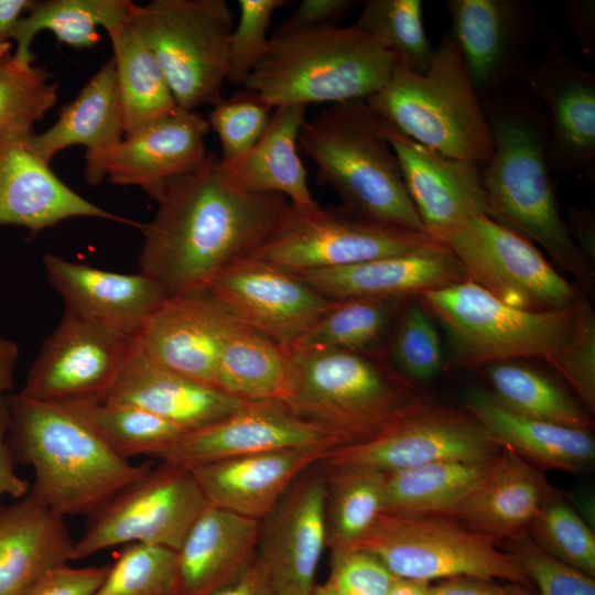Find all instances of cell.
Segmentation results:
<instances>
[{
	"mask_svg": "<svg viewBox=\"0 0 595 595\" xmlns=\"http://www.w3.org/2000/svg\"><path fill=\"white\" fill-rule=\"evenodd\" d=\"M152 220L140 225V272L166 296L199 293L227 266L269 238L291 204L279 194L236 186L214 153L197 169L171 180Z\"/></svg>",
	"mask_w": 595,
	"mask_h": 595,
	"instance_id": "cell-1",
	"label": "cell"
},
{
	"mask_svg": "<svg viewBox=\"0 0 595 595\" xmlns=\"http://www.w3.org/2000/svg\"><path fill=\"white\" fill-rule=\"evenodd\" d=\"M482 105L493 139L491 158L480 166L487 216L539 245L580 289L591 291V261L570 236L550 177L547 112L518 95Z\"/></svg>",
	"mask_w": 595,
	"mask_h": 595,
	"instance_id": "cell-2",
	"label": "cell"
},
{
	"mask_svg": "<svg viewBox=\"0 0 595 595\" xmlns=\"http://www.w3.org/2000/svg\"><path fill=\"white\" fill-rule=\"evenodd\" d=\"M7 443L34 473L30 490L63 517L88 516L151 467L118 456L73 404L4 396Z\"/></svg>",
	"mask_w": 595,
	"mask_h": 595,
	"instance_id": "cell-3",
	"label": "cell"
},
{
	"mask_svg": "<svg viewBox=\"0 0 595 595\" xmlns=\"http://www.w3.org/2000/svg\"><path fill=\"white\" fill-rule=\"evenodd\" d=\"M394 65V55L354 23L282 24L269 37L244 88L273 108L366 100L387 83Z\"/></svg>",
	"mask_w": 595,
	"mask_h": 595,
	"instance_id": "cell-4",
	"label": "cell"
},
{
	"mask_svg": "<svg viewBox=\"0 0 595 595\" xmlns=\"http://www.w3.org/2000/svg\"><path fill=\"white\" fill-rule=\"evenodd\" d=\"M290 356L291 382L283 403L344 445L378 436L428 400L382 353L295 349Z\"/></svg>",
	"mask_w": 595,
	"mask_h": 595,
	"instance_id": "cell-5",
	"label": "cell"
},
{
	"mask_svg": "<svg viewBox=\"0 0 595 595\" xmlns=\"http://www.w3.org/2000/svg\"><path fill=\"white\" fill-rule=\"evenodd\" d=\"M386 127L366 100L337 102L304 121L299 147L315 163L317 182L331 186L346 208L379 223L426 231Z\"/></svg>",
	"mask_w": 595,
	"mask_h": 595,
	"instance_id": "cell-6",
	"label": "cell"
},
{
	"mask_svg": "<svg viewBox=\"0 0 595 595\" xmlns=\"http://www.w3.org/2000/svg\"><path fill=\"white\" fill-rule=\"evenodd\" d=\"M366 101L397 131L445 156L479 166L491 158L482 100L448 35L440 40L423 74L396 63L387 83Z\"/></svg>",
	"mask_w": 595,
	"mask_h": 595,
	"instance_id": "cell-7",
	"label": "cell"
},
{
	"mask_svg": "<svg viewBox=\"0 0 595 595\" xmlns=\"http://www.w3.org/2000/svg\"><path fill=\"white\" fill-rule=\"evenodd\" d=\"M418 298L446 331L453 364L466 368L518 358L548 363L574 325V305L547 312L516 309L469 279Z\"/></svg>",
	"mask_w": 595,
	"mask_h": 595,
	"instance_id": "cell-8",
	"label": "cell"
},
{
	"mask_svg": "<svg viewBox=\"0 0 595 595\" xmlns=\"http://www.w3.org/2000/svg\"><path fill=\"white\" fill-rule=\"evenodd\" d=\"M130 25L185 110L219 102L229 71L234 12L225 0H153L136 4Z\"/></svg>",
	"mask_w": 595,
	"mask_h": 595,
	"instance_id": "cell-9",
	"label": "cell"
},
{
	"mask_svg": "<svg viewBox=\"0 0 595 595\" xmlns=\"http://www.w3.org/2000/svg\"><path fill=\"white\" fill-rule=\"evenodd\" d=\"M500 540L476 532L451 517L381 513L351 549L367 551L399 578L440 581L482 576L534 588L519 561Z\"/></svg>",
	"mask_w": 595,
	"mask_h": 595,
	"instance_id": "cell-10",
	"label": "cell"
},
{
	"mask_svg": "<svg viewBox=\"0 0 595 595\" xmlns=\"http://www.w3.org/2000/svg\"><path fill=\"white\" fill-rule=\"evenodd\" d=\"M441 241L426 231L379 223L340 207H290L281 224L247 257L293 274L354 266Z\"/></svg>",
	"mask_w": 595,
	"mask_h": 595,
	"instance_id": "cell-11",
	"label": "cell"
},
{
	"mask_svg": "<svg viewBox=\"0 0 595 595\" xmlns=\"http://www.w3.org/2000/svg\"><path fill=\"white\" fill-rule=\"evenodd\" d=\"M207 506L190 469L160 462L87 516L71 561L131 543L176 551Z\"/></svg>",
	"mask_w": 595,
	"mask_h": 595,
	"instance_id": "cell-12",
	"label": "cell"
},
{
	"mask_svg": "<svg viewBox=\"0 0 595 595\" xmlns=\"http://www.w3.org/2000/svg\"><path fill=\"white\" fill-rule=\"evenodd\" d=\"M440 240L469 280L507 305L547 312L575 304L578 286L559 273L534 244L487 215L465 220Z\"/></svg>",
	"mask_w": 595,
	"mask_h": 595,
	"instance_id": "cell-13",
	"label": "cell"
},
{
	"mask_svg": "<svg viewBox=\"0 0 595 595\" xmlns=\"http://www.w3.org/2000/svg\"><path fill=\"white\" fill-rule=\"evenodd\" d=\"M502 451L465 408L426 400L378 436L331 450L322 463L391 473L441 461H487Z\"/></svg>",
	"mask_w": 595,
	"mask_h": 595,
	"instance_id": "cell-14",
	"label": "cell"
},
{
	"mask_svg": "<svg viewBox=\"0 0 595 595\" xmlns=\"http://www.w3.org/2000/svg\"><path fill=\"white\" fill-rule=\"evenodd\" d=\"M133 346L134 339L65 310L20 393L48 403L102 401Z\"/></svg>",
	"mask_w": 595,
	"mask_h": 595,
	"instance_id": "cell-15",
	"label": "cell"
},
{
	"mask_svg": "<svg viewBox=\"0 0 595 595\" xmlns=\"http://www.w3.org/2000/svg\"><path fill=\"white\" fill-rule=\"evenodd\" d=\"M447 34L457 46L480 100L528 73L538 34V11L524 0H447Z\"/></svg>",
	"mask_w": 595,
	"mask_h": 595,
	"instance_id": "cell-16",
	"label": "cell"
},
{
	"mask_svg": "<svg viewBox=\"0 0 595 595\" xmlns=\"http://www.w3.org/2000/svg\"><path fill=\"white\" fill-rule=\"evenodd\" d=\"M206 292L239 323L288 349L338 302L296 274L250 257L227 266Z\"/></svg>",
	"mask_w": 595,
	"mask_h": 595,
	"instance_id": "cell-17",
	"label": "cell"
},
{
	"mask_svg": "<svg viewBox=\"0 0 595 595\" xmlns=\"http://www.w3.org/2000/svg\"><path fill=\"white\" fill-rule=\"evenodd\" d=\"M209 131L207 118L177 107L108 150L85 156V180L96 185L107 177L116 185L138 186L156 201L171 180L203 164Z\"/></svg>",
	"mask_w": 595,
	"mask_h": 595,
	"instance_id": "cell-18",
	"label": "cell"
},
{
	"mask_svg": "<svg viewBox=\"0 0 595 595\" xmlns=\"http://www.w3.org/2000/svg\"><path fill=\"white\" fill-rule=\"evenodd\" d=\"M325 502L320 463L303 472L259 520L257 559L277 595H311L326 548Z\"/></svg>",
	"mask_w": 595,
	"mask_h": 595,
	"instance_id": "cell-19",
	"label": "cell"
},
{
	"mask_svg": "<svg viewBox=\"0 0 595 595\" xmlns=\"http://www.w3.org/2000/svg\"><path fill=\"white\" fill-rule=\"evenodd\" d=\"M326 429L278 400L246 401L223 420L188 432L153 458L186 469L251 454L304 446H343Z\"/></svg>",
	"mask_w": 595,
	"mask_h": 595,
	"instance_id": "cell-20",
	"label": "cell"
},
{
	"mask_svg": "<svg viewBox=\"0 0 595 595\" xmlns=\"http://www.w3.org/2000/svg\"><path fill=\"white\" fill-rule=\"evenodd\" d=\"M238 323L206 291L167 296L145 323L134 345L156 365L217 388L219 354Z\"/></svg>",
	"mask_w": 595,
	"mask_h": 595,
	"instance_id": "cell-21",
	"label": "cell"
},
{
	"mask_svg": "<svg viewBox=\"0 0 595 595\" xmlns=\"http://www.w3.org/2000/svg\"><path fill=\"white\" fill-rule=\"evenodd\" d=\"M542 32L545 54L523 79L549 111L550 170L566 173L589 166L595 159V75L561 51L547 22Z\"/></svg>",
	"mask_w": 595,
	"mask_h": 595,
	"instance_id": "cell-22",
	"label": "cell"
},
{
	"mask_svg": "<svg viewBox=\"0 0 595 595\" xmlns=\"http://www.w3.org/2000/svg\"><path fill=\"white\" fill-rule=\"evenodd\" d=\"M386 136L408 194L428 232L440 239L465 220L487 215L480 166L445 156L387 123Z\"/></svg>",
	"mask_w": 595,
	"mask_h": 595,
	"instance_id": "cell-23",
	"label": "cell"
},
{
	"mask_svg": "<svg viewBox=\"0 0 595 595\" xmlns=\"http://www.w3.org/2000/svg\"><path fill=\"white\" fill-rule=\"evenodd\" d=\"M43 263L47 281L62 296L66 311L132 339L167 298L142 272H111L51 252L44 255Z\"/></svg>",
	"mask_w": 595,
	"mask_h": 595,
	"instance_id": "cell-24",
	"label": "cell"
},
{
	"mask_svg": "<svg viewBox=\"0 0 595 595\" xmlns=\"http://www.w3.org/2000/svg\"><path fill=\"white\" fill-rule=\"evenodd\" d=\"M296 275L338 302L365 298L409 300L468 279L463 264L442 241L399 256Z\"/></svg>",
	"mask_w": 595,
	"mask_h": 595,
	"instance_id": "cell-25",
	"label": "cell"
},
{
	"mask_svg": "<svg viewBox=\"0 0 595 595\" xmlns=\"http://www.w3.org/2000/svg\"><path fill=\"white\" fill-rule=\"evenodd\" d=\"M336 448V447H335ZM333 447L269 451L190 469L208 505L261 520L292 483L322 463Z\"/></svg>",
	"mask_w": 595,
	"mask_h": 595,
	"instance_id": "cell-26",
	"label": "cell"
},
{
	"mask_svg": "<svg viewBox=\"0 0 595 595\" xmlns=\"http://www.w3.org/2000/svg\"><path fill=\"white\" fill-rule=\"evenodd\" d=\"M28 138L0 143V225L22 226L32 235L73 217H96L136 226L90 203L68 187L28 147Z\"/></svg>",
	"mask_w": 595,
	"mask_h": 595,
	"instance_id": "cell-27",
	"label": "cell"
},
{
	"mask_svg": "<svg viewBox=\"0 0 595 595\" xmlns=\"http://www.w3.org/2000/svg\"><path fill=\"white\" fill-rule=\"evenodd\" d=\"M259 521L208 505L175 551L173 595H212L257 558Z\"/></svg>",
	"mask_w": 595,
	"mask_h": 595,
	"instance_id": "cell-28",
	"label": "cell"
},
{
	"mask_svg": "<svg viewBox=\"0 0 595 595\" xmlns=\"http://www.w3.org/2000/svg\"><path fill=\"white\" fill-rule=\"evenodd\" d=\"M102 401L139 407L187 433L223 420L246 402L156 365L136 345Z\"/></svg>",
	"mask_w": 595,
	"mask_h": 595,
	"instance_id": "cell-29",
	"label": "cell"
},
{
	"mask_svg": "<svg viewBox=\"0 0 595 595\" xmlns=\"http://www.w3.org/2000/svg\"><path fill=\"white\" fill-rule=\"evenodd\" d=\"M66 518L31 490L0 507V595H23L48 569L71 561Z\"/></svg>",
	"mask_w": 595,
	"mask_h": 595,
	"instance_id": "cell-30",
	"label": "cell"
},
{
	"mask_svg": "<svg viewBox=\"0 0 595 595\" xmlns=\"http://www.w3.org/2000/svg\"><path fill=\"white\" fill-rule=\"evenodd\" d=\"M554 489L542 469L504 448L496 465L452 518L476 532L502 541L526 532Z\"/></svg>",
	"mask_w": 595,
	"mask_h": 595,
	"instance_id": "cell-31",
	"label": "cell"
},
{
	"mask_svg": "<svg viewBox=\"0 0 595 595\" xmlns=\"http://www.w3.org/2000/svg\"><path fill=\"white\" fill-rule=\"evenodd\" d=\"M306 109L303 104L275 107L267 130L248 152L230 161L220 160L227 177L247 192L282 195L299 210L320 207L298 150Z\"/></svg>",
	"mask_w": 595,
	"mask_h": 595,
	"instance_id": "cell-32",
	"label": "cell"
},
{
	"mask_svg": "<svg viewBox=\"0 0 595 595\" xmlns=\"http://www.w3.org/2000/svg\"><path fill=\"white\" fill-rule=\"evenodd\" d=\"M464 408L502 448L540 469L581 473L595 461L591 431L544 422L516 413L487 391H473Z\"/></svg>",
	"mask_w": 595,
	"mask_h": 595,
	"instance_id": "cell-33",
	"label": "cell"
},
{
	"mask_svg": "<svg viewBox=\"0 0 595 595\" xmlns=\"http://www.w3.org/2000/svg\"><path fill=\"white\" fill-rule=\"evenodd\" d=\"M125 137V123L116 69L108 60L90 77L77 96L61 108L53 126L28 138L30 150L48 163L72 145L86 148V155L101 153Z\"/></svg>",
	"mask_w": 595,
	"mask_h": 595,
	"instance_id": "cell-34",
	"label": "cell"
},
{
	"mask_svg": "<svg viewBox=\"0 0 595 595\" xmlns=\"http://www.w3.org/2000/svg\"><path fill=\"white\" fill-rule=\"evenodd\" d=\"M500 455L480 462L441 461L387 473L382 513L452 518Z\"/></svg>",
	"mask_w": 595,
	"mask_h": 595,
	"instance_id": "cell-35",
	"label": "cell"
},
{
	"mask_svg": "<svg viewBox=\"0 0 595 595\" xmlns=\"http://www.w3.org/2000/svg\"><path fill=\"white\" fill-rule=\"evenodd\" d=\"M290 382V350L238 323L223 344L216 368V387L242 401L283 402Z\"/></svg>",
	"mask_w": 595,
	"mask_h": 595,
	"instance_id": "cell-36",
	"label": "cell"
},
{
	"mask_svg": "<svg viewBox=\"0 0 595 595\" xmlns=\"http://www.w3.org/2000/svg\"><path fill=\"white\" fill-rule=\"evenodd\" d=\"M136 3L130 0H46L34 1L13 31L14 55L33 63L32 42L42 31L77 48L93 47L99 41L98 28L107 32L130 22Z\"/></svg>",
	"mask_w": 595,
	"mask_h": 595,
	"instance_id": "cell-37",
	"label": "cell"
},
{
	"mask_svg": "<svg viewBox=\"0 0 595 595\" xmlns=\"http://www.w3.org/2000/svg\"><path fill=\"white\" fill-rule=\"evenodd\" d=\"M123 113L125 136L177 108L153 55L130 22L107 32Z\"/></svg>",
	"mask_w": 595,
	"mask_h": 595,
	"instance_id": "cell-38",
	"label": "cell"
},
{
	"mask_svg": "<svg viewBox=\"0 0 595 595\" xmlns=\"http://www.w3.org/2000/svg\"><path fill=\"white\" fill-rule=\"evenodd\" d=\"M326 548H354L382 513L387 473L361 466H327Z\"/></svg>",
	"mask_w": 595,
	"mask_h": 595,
	"instance_id": "cell-39",
	"label": "cell"
},
{
	"mask_svg": "<svg viewBox=\"0 0 595 595\" xmlns=\"http://www.w3.org/2000/svg\"><path fill=\"white\" fill-rule=\"evenodd\" d=\"M407 300L365 298L337 302L289 350L381 353L379 346Z\"/></svg>",
	"mask_w": 595,
	"mask_h": 595,
	"instance_id": "cell-40",
	"label": "cell"
},
{
	"mask_svg": "<svg viewBox=\"0 0 595 595\" xmlns=\"http://www.w3.org/2000/svg\"><path fill=\"white\" fill-rule=\"evenodd\" d=\"M490 394L507 409L536 420L591 431L589 414L560 386L539 371L501 361L486 366Z\"/></svg>",
	"mask_w": 595,
	"mask_h": 595,
	"instance_id": "cell-41",
	"label": "cell"
},
{
	"mask_svg": "<svg viewBox=\"0 0 595 595\" xmlns=\"http://www.w3.org/2000/svg\"><path fill=\"white\" fill-rule=\"evenodd\" d=\"M73 404L82 418L120 457L153 458L187 432L182 428L131 404L86 401Z\"/></svg>",
	"mask_w": 595,
	"mask_h": 595,
	"instance_id": "cell-42",
	"label": "cell"
},
{
	"mask_svg": "<svg viewBox=\"0 0 595 595\" xmlns=\"http://www.w3.org/2000/svg\"><path fill=\"white\" fill-rule=\"evenodd\" d=\"M54 75L22 62L12 45L0 51V143L26 139L57 100Z\"/></svg>",
	"mask_w": 595,
	"mask_h": 595,
	"instance_id": "cell-43",
	"label": "cell"
},
{
	"mask_svg": "<svg viewBox=\"0 0 595 595\" xmlns=\"http://www.w3.org/2000/svg\"><path fill=\"white\" fill-rule=\"evenodd\" d=\"M354 24L377 39L396 63L423 74L435 47L426 35L420 0H367Z\"/></svg>",
	"mask_w": 595,
	"mask_h": 595,
	"instance_id": "cell-44",
	"label": "cell"
},
{
	"mask_svg": "<svg viewBox=\"0 0 595 595\" xmlns=\"http://www.w3.org/2000/svg\"><path fill=\"white\" fill-rule=\"evenodd\" d=\"M527 533L556 560L595 576L594 532L556 489L544 501Z\"/></svg>",
	"mask_w": 595,
	"mask_h": 595,
	"instance_id": "cell-45",
	"label": "cell"
},
{
	"mask_svg": "<svg viewBox=\"0 0 595 595\" xmlns=\"http://www.w3.org/2000/svg\"><path fill=\"white\" fill-rule=\"evenodd\" d=\"M175 551L151 544L122 545L93 595H173Z\"/></svg>",
	"mask_w": 595,
	"mask_h": 595,
	"instance_id": "cell-46",
	"label": "cell"
},
{
	"mask_svg": "<svg viewBox=\"0 0 595 595\" xmlns=\"http://www.w3.org/2000/svg\"><path fill=\"white\" fill-rule=\"evenodd\" d=\"M390 357L392 367L413 382L430 380L442 369L440 337L419 298L405 303L398 315Z\"/></svg>",
	"mask_w": 595,
	"mask_h": 595,
	"instance_id": "cell-47",
	"label": "cell"
},
{
	"mask_svg": "<svg viewBox=\"0 0 595 595\" xmlns=\"http://www.w3.org/2000/svg\"><path fill=\"white\" fill-rule=\"evenodd\" d=\"M274 108L258 93L244 88L213 106L207 121L221 147V161L248 152L267 130Z\"/></svg>",
	"mask_w": 595,
	"mask_h": 595,
	"instance_id": "cell-48",
	"label": "cell"
},
{
	"mask_svg": "<svg viewBox=\"0 0 595 595\" xmlns=\"http://www.w3.org/2000/svg\"><path fill=\"white\" fill-rule=\"evenodd\" d=\"M574 389L588 412H595V313L578 288L574 325L566 344L547 363Z\"/></svg>",
	"mask_w": 595,
	"mask_h": 595,
	"instance_id": "cell-49",
	"label": "cell"
},
{
	"mask_svg": "<svg viewBox=\"0 0 595 595\" xmlns=\"http://www.w3.org/2000/svg\"><path fill=\"white\" fill-rule=\"evenodd\" d=\"M288 0H239V18L229 42L227 82L244 86L269 43L268 30L275 11Z\"/></svg>",
	"mask_w": 595,
	"mask_h": 595,
	"instance_id": "cell-50",
	"label": "cell"
},
{
	"mask_svg": "<svg viewBox=\"0 0 595 595\" xmlns=\"http://www.w3.org/2000/svg\"><path fill=\"white\" fill-rule=\"evenodd\" d=\"M538 595H595V580L547 553L526 532L506 539Z\"/></svg>",
	"mask_w": 595,
	"mask_h": 595,
	"instance_id": "cell-51",
	"label": "cell"
},
{
	"mask_svg": "<svg viewBox=\"0 0 595 595\" xmlns=\"http://www.w3.org/2000/svg\"><path fill=\"white\" fill-rule=\"evenodd\" d=\"M397 577L371 553L359 549L331 551L326 585L340 595H386Z\"/></svg>",
	"mask_w": 595,
	"mask_h": 595,
	"instance_id": "cell-52",
	"label": "cell"
},
{
	"mask_svg": "<svg viewBox=\"0 0 595 595\" xmlns=\"http://www.w3.org/2000/svg\"><path fill=\"white\" fill-rule=\"evenodd\" d=\"M108 565L75 567L62 563L48 569L23 595H93L104 581Z\"/></svg>",
	"mask_w": 595,
	"mask_h": 595,
	"instance_id": "cell-53",
	"label": "cell"
},
{
	"mask_svg": "<svg viewBox=\"0 0 595 595\" xmlns=\"http://www.w3.org/2000/svg\"><path fill=\"white\" fill-rule=\"evenodd\" d=\"M431 595H538L536 588L482 576H455L431 583Z\"/></svg>",
	"mask_w": 595,
	"mask_h": 595,
	"instance_id": "cell-54",
	"label": "cell"
},
{
	"mask_svg": "<svg viewBox=\"0 0 595 595\" xmlns=\"http://www.w3.org/2000/svg\"><path fill=\"white\" fill-rule=\"evenodd\" d=\"M351 0H303L283 23L291 26L336 24L354 6Z\"/></svg>",
	"mask_w": 595,
	"mask_h": 595,
	"instance_id": "cell-55",
	"label": "cell"
},
{
	"mask_svg": "<svg viewBox=\"0 0 595 595\" xmlns=\"http://www.w3.org/2000/svg\"><path fill=\"white\" fill-rule=\"evenodd\" d=\"M4 396L0 397V496L19 499L28 494L31 484L18 475L17 463L7 443L9 413Z\"/></svg>",
	"mask_w": 595,
	"mask_h": 595,
	"instance_id": "cell-56",
	"label": "cell"
},
{
	"mask_svg": "<svg viewBox=\"0 0 595 595\" xmlns=\"http://www.w3.org/2000/svg\"><path fill=\"white\" fill-rule=\"evenodd\" d=\"M565 13L583 52L592 57L595 54V1L565 0Z\"/></svg>",
	"mask_w": 595,
	"mask_h": 595,
	"instance_id": "cell-57",
	"label": "cell"
},
{
	"mask_svg": "<svg viewBox=\"0 0 595 595\" xmlns=\"http://www.w3.org/2000/svg\"><path fill=\"white\" fill-rule=\"evenodd\" d=\"M212 595H277L264 569L258 559L232 584Z\"/></svg>",
	"mask_w": 595,
	"mask_h": 595,
	"instance_id": "cell-58",
	"label": "cell"
},
{
	"mask_svg": "<svg viewBox=\"0 0 595 595\" xmlns=\"http://www.w3.org/2000/svg\"><path fill=\"white\" fill-rule=\"evenodd\" d=\"M566 224L571 238L591 261L595 251L594 214L589 209L571 208Z\"/></svg>",
	"mask_w": 595,
	"mask_h": 595,
	"instance_id": "cell-59",
	"label": "cell"
},
{
	"mask_svg": "<svg viewBox=\"0 0 595 595\" xmlns=\"http://www.w3.org/2000/svg\"><path fill=\"white\" fill-rule=\"evenodd\" d=\"M33 3L34 0H0V51L11 44L18 21Z\"/></svg>",
	"mask_w": 595,
	"mask_h": 595,
	"instance_id": "cell-60",
	"label": "cell"
},
{
	"mask_svg": "<svg viewBox=\"0 0 595 595\" xmlns=\"http://www.w3.org/2000/svg\"><path fill=\"white\" fill-rule=\"evenodd\" d=\"M18 354L15 343L0 337V397L9 393L13 387Z\"/></svg>",
	"mask_w": 595,
	"mask_h": 595,
	"instance_id": "cell-61",
	"label": "cell"
},
{
	"mask_svg": "<svg viewBox=\"0 0 595 595\" xmlns=\"http://www.w3.org/2000/svg\"><path fill=\"white\" fill-rule=\"evenodd\" d=\"M430 588L429 582L397 577L386 595H431Z\"/></svg>",
	"mask_w": 595,
	"mask_h": 595,
	"instance_id": "cell-62",
	"label": "cell"
},
{
	"mask_svg": "<svg viewBox=\"0 0 595 595\" xmlns=\"http://www.w3.org/2000/svg\"><path fill=\"white\" fill-rule=\"evenodd\" d=\"M311 595H339L325 583L313 587Z\"/></svg>",
	"mask_w": 595,
	"mask_h": 595,
	"instance_id": "cell-63",
	"label": "cell"
},
{
	"mask_svg": "<svg viewBox=\"0 0 595 595\" xmlns=\"http://www.w3.org/2000/svg\"><path fill=\"white\" fill-rule=\"evenodd\" d=\"M340 595V594H339ZM345 595H361V594H345Z\"/></svg>",
	"mask_w": 595,
	"mask_h": 595,
	"instance_id": "cell-64",
	"label": "cell"
}]
</instances>
